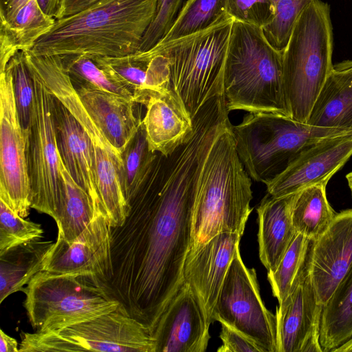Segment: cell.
<instances>
[{"label": "cell", "mask_w": 352, "mask_h": 352, "mask_svg": "<svg viewBox=\"0 0 352 352\" xmlns=\"http://www.w3.org/2000/svg\"><path fill=\"white\" fill-rule=\"evenodd\" d=\"M156 5L157 0H96L75 14L56 19L28 52L90 58L133 54L154 19Z\"/></svg>", "instance_id": "cell-2"}, {"label": "cell", "mask_w": 352, "mask_h": 352, "mask_svg": "<svg viewBox=\"0 0 352 352\" xmlns=\"http://www.w3.org/2000/svg\"><path fill=\"white\" fill-rule=\"evenodd\" d=\"M322 309L309 274L276 308L277 352H322Z\"/></svg>", "instance_id": "cell-18"}, {"label": "cell", "mask_w": 352, "mask_h": 352, "mask_svg": "<svg viewBox=\"0 0 352 352\" xmlns=\"http://www.w3.org/2000/svg\"><path fill=\"white\" fill-rule=\"evenodd\" d=\"M220 338L222 345L218 352H265L253 340L230 326L221 323Z\"/></svg>", "instance_id": "cell-40"}, {"label": "cell", "mask_w": 352, "mask_h": 352, "mask_svg": "<svg viewBox=\"0 0 352 352\" xmlns=\"http://www.w3.org/2000/svg\"><path fill=\"white\" fill-rule=\"evenodd\" d=\"M229 116L221 122L204 156L197 181L190 243L221 232L243 235L252 208V182L235 147Z\"/></svg>", "instance_id": "cell-3"}, {"label": "cell", "mask_w": 352, "mask_h": 352, "mask_svg": "<svg viewBox=\"0 0 352 352\" xmlns=\"http://www.w3.org/2000/svg\"><path fill=\"white\" fill-rule=\"evenodd\" d=\"M41 10L47 15L56 19L60 0H36Z\"/></svg>", "instance_id": "cell-44"}, {"label": "cell", "mask_w": 352, "mask_h": 352, "mask_svg": "<svg viewBox=\"0 0 352 352\" xmlns=\"http://www.w3.org/2000/svg\"><path fill=\"white\" fill-rule=\"evenodd\" d=\"M30 71L35 91L26 144L31 208L50 216L56 221L62 185L54 120L55 96Z\"/></svg>", "instance_id": "cell-11"}, {"label": "cell", "mask_w": 352, "mask_h": 352, "mask_svg": "<svg viewBox=\"0 0 352 352\" xmlns=\"http://www.w3.org/2000/svg\"><path fill=\"white\" fill-rule=\"evenodd\" d=\"M274 9L272 22L263 28L269 43L283 51L287 45L293 25L303 8L313 0H270Z\"/></svg>", "instance_id": "cell-37"}, {"label": "cell", "mask_w": 352, "mask_h": 352, "mask_svg": "<svg viewBox=\"0 0 352 352\" xmlns=\"http://www.w3.org/2000/svg\"><path fill=\"white\" fill-rule=\"evenodd\" d=\"M234 21L227 13L201 31L134 54L141 58L165 57L170 91L191 120L208 100L224 95L226 60Z\"/></svg>", "instance_id": "cell-4"}, {"label": "cell", "mask_w": 352, "mask_h": 352, "mask_svg": "<svg viewBox=\"0 0 352 352\" xmlns=\"http://www.w3.org/2000/svg\"><path fill=\"white\" fill-rule=\"evenodd\" d=\"M60 172L62 191L56 223L58 235L70 243L91 221L94 210L90 197L73 179L60 157Z\"/></svg>", "instance_id": "cell-28"}, {"label": "cell", "mask_w": 352, "mask_h": 352, "mask_svg": "<svg viewBox=\"0 0 352 352\" xmlns=\"http://www.w3.org/2000/svg\"><path fill=\"white\" fill-rule=\"evenodd\" d=\"M210 324L196 295L184 282L152 331L155 352L205 351Z\"/></svg>", "instance_id": "cell-17"}, {"label": "cell", "mask_w": 352, "mask_h": 352, "mask_svg": "<svg viewBox=\"0 0 352 352\" xmlns=\"http://www.w3.org/2000/svg\"><path fill=\"white\" fill-rule=\"evenodd\" d=\"M352 338V267L322 305L320 344L322 352H333Z\"/></svg>", "instance_id": "cell-27"}, {"label": "cell", "mask_w": 352, "mask_h": 352, "mask_svg": "<svg viewBox=\"0 0 352 352\" xmlns=\"http://www.w3.org/2000/svg\"><path fill=\"white\" fill-rule=\"evenodd\" d=\"M188 139L157 153L146 182L128 201L124 222L111 228V269L95 285L152 331L184 283L197 181L215 135L213 120H192Z\"/></svg>", "instance_id": "cell-1"}, {"label": "cell", "mask_w": 352, "mask_h": 352, "mask_svg": "<svg viewBox=\"0 0 352 352\" xmlns=\"http://www.w3.org/2000/svg\"><path fill=\"white\" fill-rule=\"evenodd\" d=\"M91 59L127 88L132 93L135 103L144 104L153 94L170 93L169 67L162 55L141 58L131 54Z\"/></svg>", "instance_id": "cell-22"}, {"label": "cell", "mask_w": 352, "mask_h": 352, "mask_svg": "<svg viewBox=\"0 0 352 352\" xmlns=\"http://www.w3.org/2000/svg\"><path fill=\"white\" fill-rule=\"evenodd\" d=\"M330 7L313 0L296 19L283 51L285 96L292 118L307 123L332 67Z\"/></svg>", "instance_id": "cell-6"}, {"label": "cell", "mask_w": 352, "mask_h": 352, "mask_svg": "<svg viewBox=\"0 0 352 352\" xmlns=\"http://www.w3.org/2000/svg\"><path fill=\"white\" fill-rule=\"evenodd\" d=\"M16 340L0 329V352H19Z\"/></svg>", "instance_id": "cell-43"}, {"label": "cell", "mask_w": 352, "mask_h": 352, "mask_svg": "<svg viewBox=\"0 0 352 352\" xmlns=\"http://www.w3.org/2000/svg\"><path fill=\"white\" fill-rule=\"evenodd\" d=\"M27 138L19 120L12 77L6 65L0 72V199L23 218L32 208Z\"/></svg>", "instance_id": "cell-13"}, {"label": "cell", "mask_w": 352, "mask_h": 352, "mask_svg": "<svg viewBox=\"0 0 352 352\" xmlns=\"http://www.w3.org/2000/svg\"><path fill=\"white\" fill-rule=\"evenodd\" d=\"M60 57L72 82L85 84L133 100L132 93L116 81L93 59L82 55L60 56Z\"/></svg>", "instance_id": "cell-34"}, {"label": "cell", "mask_w": 352, "mask_h": 352, "mask_svg": "<svg viewBox=\"0 0 352 352\" xmlns=\"http://www.w3.org/2000/svg\"><path fill=\"white\" fill-rule=\"evenodd\" d=\"M352 267V208L337 212L327 230L315 240L310 276L324 305Z\"/></svg>", "instance_id": "cell-19"}, {"label": "cell", "mask_w": 352, "mask_h": 352, "mask_svg": "<svg viewBox=\"0 0 352 352\" xmlns=\"http://www.w3.org/2000/svg\"><path fill=\"white\" fill-rule=\"evenodd\" d=\"M41 224L25 220L0 199V254L18 245L43 238Z\"/></svg>", "instance_id": "cell-36"}, {"label": "cell", "mask_w": 352, "mask_h": 352, "mask_svg": "<svg viewBox=\"0 0 352 352\" xmlns=\"http://www.w3.org/2000/svg\"><path fill=\"white\" fill-rule=\"evenodd\" d=\"M30 0H0V20L8 21Z\"/></svg>", "instance_id": "cell-42"}, {"label": "cell", "mask_w": 352, "mask_h": 352, "mask_svg": "<svg viewBox=\"0 0 352 352\" xmlns=\"http://www.w3.org/2000/svg\"><path fill=\"white\" fill-rule=\"evenodd\" d=\"M351 156L352 133L320 140L301 151L283 171L267 183V192L278 197L311 186L327 185Z\"/></svg>", "instance_id": "cell-15"}, {"label": "cell", "mask_w": 352, "mask_h": 352, "mask_svg": "<svg viewBox=\"0 0 352 352\" xmlns=\"http://www.w3.org/2000/svg\"><path fill=\"white\" fill-rule=\"evenodd\" d=\"M333 352H352V338L339 347L334 349Z\"/></svg>", "instance_id": "cell-45"}, {"label": "cell", "mask_w": 352, "mask_h": 352, "mask_svg": "<svg viewBox=\"0 0 352 352\" xmlns=\"http://www.w3.org/2000/svg\"><path fill=\"white\" fill-rule=\"evenodd\" d=\"M111 228L106 211L97 209L72 242L57 235L44 270L85 277L94 284L103 280L111 269Z\"/></svg>", "instance_id": "cell-14"}, {"label": "cell", "mask_w": 352, "mask_h": 352, "mask_svg": "<svg viewBox=\"0 0 352 352\" xmlns=\"http://www.w3.org/2000/svg\"><path fill=\"white\" fill-rule=\"evenodd\" d=\"M326 186L307 187L294 195L292 219L296 232L316 240L329 227L336 213L328 201Z\"/></svg>", "instance_id": "cell-29"}, {"label": "cell", "mask_w": 352, "mask_h": 352, "mask_svg": "<svg viewBox=\"0 0 352 352\" xmlns=\"http://www.w3.org/2000/svg\"><path fill=\"white\" fill-rule=\"evenodd\" d=\"M23 292L29 322L39 333L61 331L120 305L85 277L45 270L35 274Z\"/></svg>", "instance_id": "cell-9"}, {"label": "cell", "mask_w": 352, "mask_h": 352, "mask_svg": "<svg viewBox=\"0 0 352 352\" xmlns=\"http://www.w3.org/2000/svg\"><path fill=\"white\" fill-rule=\"evenodd\" d=\"M346 179L352 195V172H350L346 175Z\"/></svg>", "instance_id": "cell-46"}, {"label": "cell", "mask_w": 352, "mask_h": 352, "mask_svg": "<svg viewBox=\"0 0 352 352\" xmlns=\"http://www.w3.org/2000/svg\"><path fill=\"white\" fill-rule=\"evenodd\" d=\"M186 1V0H157L154 19L142 38L138 52L149 50L164 37Z\"/></svg>", "instance_id": "cell-38"}, {"label": "cell", "mask_w": 352, "mask_h": 352, "mask_svg": "<svg viewBox=\"0 0 352 352\" xmlns=\"http://www.w3.org/2000/svg\"><path fill=\"white\" fill-rule=\"evenodd\" d=\"M157 153L151 151L149 148L142 121L138 131L122 153V164L120 180L127 204L147 180Z\"/></svg>", "instance_id": "cell-31"}, {"label": "cell", "mask_w": 352, "mask_h": 352, "mask_svg": "<svg viewBox=\"0 0 352 352\" xmlns=\"http://www.w3.org/2000/svg\"><path fill=\"white\" fill-rule=\"evenodd\" d=\"M72 82L89 115L122 155L142 121L135 115V102L118 94L85 84Z\"/></svg>", "instance_id": "cell-21"}, {"label": "cell", "mask_w": 352, "mask_h": 352, "mask_svg": "<svg viewBox=\"0 0 352 352\" xmlns=\"http://www.w3.org/2000/svg\"><path fill=\"white\" fill-rule=\"evenodd\" d=\"M96 0H60V4L56 19L75 14L91 5Z\"/></svg>", "instance_id": "cell-41"}, {"label": "cell", "mask_w": 352, "mask_h": 352, "mask_svg": "<svg viewBox=\"0 0 352 352\" xmlns=\"http://www.w3.org/2000/svg\"><path fill=\"white\" fill-rule=\"evenodd\" d=\"M227 7L228 0H186L173 25L158 43L208 28L228 13Z\"/></svg>", "instance_id": "cell-33"}, {"label": "cell", "mask_w": 352, "mask_h": 352, "mask_svg": "<svg viewBox=\"0 0 352 352\" xmlns=\"http://www.w3.org/2000/svg\"><path fill=\"white\" fill-rule=\"evenodd\" d=\"M315 240L296 232L276 268L268 271L267 279L278 304L310 274Z\"/></svg>", "instance_id": "cell-30"}, {"label": "cell", "mask_w": 352, "mask_h": 352, "mask_svg": "<svg viewBox=\"0 0 352 352\" xmlns=\"http://www.w3.org/2000/svg\"><path fill=\"white\" fill-rule=\"evenodd\" d=\"M43 238L14 246L0 254V303L23 292L38 272L45 270L54 242Z\"/></svg>", "instance_id": "cell-26"}, {"label": "cell", "mask_w": 352, "mask_h": 352, "mask_svg": "<svg viewBox=\"0 0 352 352\" xmlns=\"http://www.w3.org/2000/svg\"><path fill=\"white\" fill-rule=\"evenodd\" d=\"M212 320L241 332L265 352H277L276 316L265 307L256 271L245 266L239 247L222 284Z\"/></svg>", "instance_id": "cell-12"}, {"label": "cell", "mask_w": 352, "mask_h": 352, "mask_svg": "<svg viewBox=\"0 0 352 352\" xmlns=\"http://www.w3.org/2000/svg\"><path fill=\"white\" fill-rule=\"evenodd\" d=\"M238 156L255 182L265 184L283 171L311 144L352 132L302 123L272 113H248L232 126Z\"/></svg>", "instance_id": "cell-7"}, {"label": "cell", "mask_w": 352, "mask_h": 352, "mask_svg": "<svg viewBox=\"0 0 352 352\" xmlns=\"http://www.w3.org/2000/svg\"><path fill=\"white\" fill-rule=\"evenodd\" d=\"M54 120L59 156L73 179L87 192L94 210H105L98 187L91 140L80 123L55 97Z\"/></svg>", "instance_id": "cell-20"}, {"label": "cell", "mask_w": 352, "mask_h": 352, "mask_svg": "<svg viewBox=\"0 0 352 352\" xmlns=\"http://www.w3.org/2000/svg\"><path fill=\"white\" fill-rule=\"evenodd\" d=\"M294 195L276 197L267 192L256 209L259 258L268 271L276 268L296 233L292 219Z\"/></svg>", "instance_id": "cell-24"}, {"label": "cell", "mask_w": 352, "mask_h": 352, "mask_svg": "<svg viewBox=\"0 0 352 352\" xmlns=\"http://www.w3.org/2000/svg\"><path fill=\"white\" fill-rule=\"evenodd\" d=\"M228 112L272 113L291 117L283 76V51L257 25L234 19L224 72Z\"/></svg>", "instance_id": "cell-5"}, {"label": "cell", "mask_w": 352, "mask_h": 352, "mask_svg": "<svg viewBox=\"0 0 352 352\" xmlns=\"http://www.w3.org/2000/svg\"><path fill=\"white\" fill-rule=\"evenodd\" d=\"M241 235L221 232L203 243H190L184 267V282L196 295L208 320L212 323L217 300Z\"/></svg>", "instance_id": "cell-16"}, {"label": "cell", "mask_w": 352, "mask_h": 352, "mask_svg": "<svg viewBox=\"0 0 352 352\" xmlns=\"http://www.w3.org/2000/svg\"><path fill=\"white\" fill-rule=\"evenodd\" d=\"M227 12L236 20L262 29L272 22L275 14L270 0H228Z\"/></svg>", "instance_id": "cell-39"}, {"label": "cell", "mask_w": 352, "mask_h": 352, "mask_svg": "<svg viewBox=\"0 0 352 352\" xmlns=\"http://www.w3.org/2000/svg\"><path fill=\"white\" fill-rule=\"evenodd\" d=\"M12 77L13 91L19 122L28 134L33 113L35 91L32 72L28 65L24 51H19L7 65Z\"/></svg>", "instance_id": "cell-35"}, {"label": "cell", "mask_w": 352, "mask_h": 352, "mask_svg": "<svg viewBox=\"0 0 352 352\" xmlns=\"http://www.w3.org/2000/svg\"><path fill=\"white\" fill-rule=\"evenodd\" d=\"M30 69L71 112L89 136L94 151L98 187L111 227L125 221L129 205L120 180L122 155L113 148L82 104L60 56L25 52Z\"/></svg>", "instance_id": "cell-8"}, {"label": "cell", "mask_w": 352, "mask_h": 352, "mask_svg": "<svg viewBox=\"0 0 352 352\" xmlns=\"http://www.w3.org/2000/svg\"><path fill=\"white\" fill-rule=\"evenodd\" d=\"M55 20L41 10L36 0H30L10 20H0V30L6 33L17 51H28L50 30Z\"/></svg>", "instance_id": "cell-32"}, {"label": "cell", "mask_w": 352, "mask_h": 352, "mask_svg": "<svg viewBox=\"0 0 352 352\" xmlns=\"http://www.w3.org/2000/svg\"><path fill=\"white\" fill-rule=\"evenodd\" d=\"M307 124L352 132V60L333 65Z\"/></svg>", "instance_id": "cell-25"}, {"label": "cell", "mask_w": 352, "mask_h": 352, "mask_svg": "<svg viewBox=\"0 0 352 352\" xmlns=\"http://www.w3.org/2000/svg\"><path fill=\"white\" fill-rule=\"evenodd\" d=\"M155 352L150 329L120 304L113 311L61 331L22 332L19 352Z\"/></svg>", "instance_id": "cell-10"}, {"label": "cell", "mask_w": 352, "mask_h": 352, "mask_svg": "<svg viewBox=\"0 0 352 352\" xmlns=\"http://www.w3.org/2000/svg\"><path fill=\"white\" fill-rule=\"evenodd\" d=\"M144 105L142 122L151 151L167 156L192 134V120L170 93L153 94Z\"/></svg>", "instance_id": "cell-23"}]
</instances>
